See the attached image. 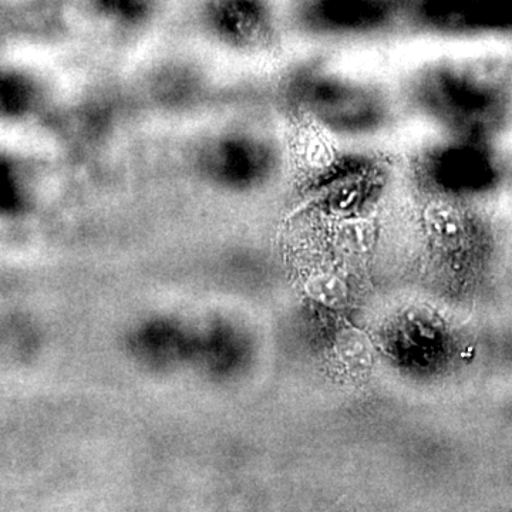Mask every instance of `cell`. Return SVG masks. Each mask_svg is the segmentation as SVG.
<instances>
[{
    "label": "cell",
    "instance_id": "cell-1",
    "mask_svg": "<svg viewBox=\"0 0 512 512\" xmlns=\"http://www.w3.org/2000/svg\"><path fill=\"white\" fill-rule=\"evenodd\" d=\"M430 234L447 247H458L467 237V225L461 212L453 205L436 202L424 214Z\"/></svg>",
    "mask_w": 512,
    "mask_h": 512
},
{
    "label": "cell",
    "instance_id": "cell-2",
    "mask_svg": "<svg viewBox=\"0 0 512 512\" xmlns=\"http://www.w3.org/2000/svg\"><path fill=\"white\" fill-rule=\"evenodd\" d=\"M335 353L349 372L362 375L372 369L375 350L367 336L359 330L349 329L340 333L336 340Z\"/></svg>",
    "mask_w": 512,
    "mask_h": 512
},
{
    "label": "cell",
    "instance_id": "cell-3",
    "mask_svg": "<svg viewBox=\"0 0 512 512\" xmlns=\"http://www.w3.org/2000/svg\"><path fill=\"white\" fill-rule=\"evenodd\" d=\"M305 292L312 301L328 308H343L349 301V288L339 276L328 274L312 275L305 282Z\"/></svg>",
    "mask_w": 512,
    "mask_h": 512
},
{
    "label": "cell",
    "instance_id": "cell-4",
    "mask_svg": "<svg viewBox=\"0 0 512 512\" xmlns=\"http://www.w3.org/2000/svg\"><path fill=\"white\" fill-rule=\"evenodd\" d=\"M338 244L352 254H363L369 251L373 244L372 227L365 221H349L340 225Z\"/></svg>",
    "mask_w": 512,
    "mask_h": 512
}]
</instances>
